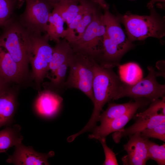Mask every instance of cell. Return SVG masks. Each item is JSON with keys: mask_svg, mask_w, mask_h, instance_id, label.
<instances>
[{"mask_svg": "<svg viewBox=\"0 0 165 165\" xmlns=\"http://www.w3.org/2000/svg\"><path fill=\"white\" fill-rule=\"evenodd\" d=\"M93 70L92 90L94 108L89 120L82 129L76 134L77 136L92 130L96 126L104 106L107 103L114 100L122 83L112 68L103 67L94 60Z\"/></svg>", "mask_w": 165, "mask_h": 165, "instance_id": "obj_1", "label": "cell"}, {"mask_svg": "<svg viewBox=\"0 0 165 165\" xmlns=\"http://www.w3.org/2000/svg\"><path fill=\"white\" fill-rule=\"evenodd\" d=\"M108 9H105L102 14L105 32L99 60L104 66L114 67L119 64L123 56L133 46L126 35L119 19L112 14Z\"/></svg>", "mask_w": 165, "mask_h": 165, "instance_id": "obj_2", "label": "cell"}, {"mask_svg": "<svg viewBox=\"0 0 165 165\" xmlns=\"http://www.w3.org/2000/svg\"><path fill=\"white\" fill-rule=\"evenodd\" d=\"M0 41L19 66L25 77L28 73L32 32L14 14L2 27Z\"/></svg>", "mask_w": 165, "mask_h": 165, "instance_id": "obj_3", "label": "cell"}, {"mask_svg": "<svg viewBox=\"0 0 165 165\" xmlns=\"http://www.w3.org/2000/svg\"><path fill=\"white\" fill-rule=\"evenodd\" d=\"M149 15L140 16L128 13L118 19L124 25L127 37L132 42L149 37L160 38L165 36L164 24L154 10Z\"/></svg>", "mask_w": 165, "mask_h": 165, "instance_id": "obj_4", "label": "cell"}, {"mask_svg": "<svg viewBox=\"0 0 165 165\" xmlns=\"http://www.w3.org/2000/svg\"><path fill=\"white\" fill-rule=\"evenodd\" d=\"M94 59L80 53H74L69 64V73L65 83V89L75 88L85 94L92 101Z\"/></svg>", "mask_w": 165, "mask_h": 165, "instance_id": "obj_5", "label": "cell"}, {"mask_svg": "<svg viewBox=\"0 0 165 165\" xmlns=\"http://www.w3.org/2000/svg\"><path fill=\"white\" fill-rule=\"evenodd\" d=\"M49 40L46 33L43 35L32 33L29 62L32 67V77L38 90L44 79L48 75L49 65L53 53V47L50 45Z\"/></svg>", "mask_w": 165, "mask_h": 165, "instance_id": "obj_6", "label": "cell"}, {"mask_svg": "<svg viewBox=\"0 0 165 165\" xmlns=\"http://www.w3.org/2000/svg\"><path fill=\"white\" fill-rule=\"evenodd\" d=\"M105 26L98 10L78 40L69 43L74 53L87 55L97 61L101 53Z\"/></svg>", "mask_w": 165, "mask_h": 165, "instance_id": "obj_7", "label": "cell"}, {"mask_svg": "<svg viewBox=\"0 0 165 165\" xmlns=\"http://www.w3.org/2000/svg\"><path fill=\"white\" fill-rule=\"evenodd\" d=\"M148 73L147 75L134 84H128L122 81L114 100L128 97L134 99L145 98L151 103L160 98L164 97L165 85L157 82L156 74L152 67L148 66Z\"/></svg>", "mask_w": 165, "mask_h": 165, "instance_id": "obj_8", "label": "cell"}, {"mask_svg": "<svg viewBox=\"0 0 165 165\" xmlns=\"http://www.w3.org/2000/svg\"><path fill=\"white\" fill-rule=\"evenodd\" d=\"M144 111L135 115L136 121L128 127L114 132L112 136L114 141L119 142L122 138L141 132L165 122V97L158 99L151 103Z\"/></svg>", "mask_w": 165, "mask_h": 165, "instance_id": "obj_9", "label": "cell"}, {"mask_svg": "<svg viewBox=\"0 0 165 165\" xmlns=\"http://www.w3.org/2000/svg\"><path fill=\"white\" fill-rule=\"evenodd\" d=\"M25 0V10L19 16L21 23L32 33H46L52 6L46 0Z\"/></svg>", "mask_w": 165, "mask_h": 165, "instance_id": "obj_10", "label": "cell"}, {"mask_svg": "<svg viewBox=\"0 0 165 165\" xmlns=\"http://www.w3.org/2000/svg\"><path fill=\"white\" fill-rule=\"evenodd\" d=\"M129 137L128 142L123 145L127 155L121 158L123 165H145L149 160L145 138L141 136L140 132Z\"/></svg>", "mask_w": 165, "mask_h": 165, "instance_id": "obj_11", "label": "cell"}, {"mask_svg": "<svg viewBox=\"0 0 165 165\" xmlns=\"http://www.w3.org/2000/svg\"><path fill=\"white\" fill-rule=\"evenodd\" d=\"M13 155L9 156L6 161L16 165H49L48 160L54 156V152L50 151L42 153L35 151L31 146H26L21 143L15 146Z\"/></svg>", "mask_w": 165, "mask_h": 165, "instance_id": "obj_12", "label": "cell"}, {"mask_svg": "<svg viewBox=\"0 0 165 165\" xmlns=\"http://www.w3.org/2000/svg\"><path fill=\"white\" fill-rule=\"evenodd\" d=\"M97 4L94 3L79 13L68 25L65 39L69 43L79 39L91 22L98 10Z\"/></svg>", "mask_w": 165, "mask_h": 165, "instance_id": "obj_13", "label": "cell"}, {"mask_svg": "<svg viewBox=\"0 0 165 165\" xmlns=\"http://www.w3.org/2000/svg\"><path fill=\"white\" fill-rule=\"evenodd\" d=\"M0 75L8 83H19L25 77L19 66L0 41Z\"/></svg>", "mask_w": 165, "mask_h": 165, "instance_id": "obj_14", "label": "cell"}, {"mask_svg": "<svg viewBox=\"0 0 165 165\" xmlns=\"http://www.w3.org/2000/svg\"><path fill=\"white\" fill-rule=\"evenodd\" d=\"M62 101V98L54 92L45 90L40 91L35 102L36 111L42 116L52 117L58 112Z\"/></svg>", "mask_w": 165, "mask_h": 165, "instance_id": "obj_15", "label": "cell"}, {"mask_svg": "<svg viewBox=\"0 0 165 165\" xmlns=\"http://www.w3.org/2000/svg\"><path fill=\"white\" fill-rule=\"evenodd\" d=\"M138 108H136L125 114L105 122L101 123L92 130V133L90 134V139L97 140L105 138L109 134L119 131L123 128L127 123L134 116Z\"/></svg>", "mask_w": 165, "mask_h": 165, "instance_id": "obj_16", "label": "cell"}, {"mask_svg": "<svg viewBox=\"0 0 165 165\" xmlns=\"http://www.w3.org/2000/svg\"><path fill=\"white\" fill-rule=\"evenodd\" d=\"M134 101L123 104L110 103L107 108L100 114L98 121L103 123L123 116L135 108H139L148 105L150 102L144 98L135 99Z\"/></svg>", "mask_w": 165, "mask_h": 165, "instance_id": "obj_17", "label": "cell"}, {"mask_svg": "<svg viewBox=\"0 0 165 165\" xmlns=\"http://www.w3.org/2000/svg\"><path fill=\"white\" fill-rule=\"evenodd\" d=\"M91 0H65L54 6L67 26L81 12L93 3Z\"/></svg>", "mask_w": 165, "mask_h": 165, "instance_id": "obj_18", "label": "cell"}, {"mask_svg": "<svg viewBox=\"0 0 165 165\" xmlns=\"http://www.w3.org/2000/svg\"><path fill=\"white\" fill-rule=\"evenodd\" d=\"M56 42L49 67V71H50L52 76L59 67L69 62L74 53L70 44L64 38Z\"/></svg>", "mask_w": 165, "mask_h": 165, "instance_id": "obj_19", "label": "cell"}, {"mask_svg": "<svg viewBox=\"0 0 165 165\" xmlns=\"http://www.w3.org/2000/svg\"><path fill=\"white\" fill-rule=\"evenodd\" d=\"M16 97L7 89L0 93V128L12 122L15 112Z\"/></svg>", "mask_w": 165, "mask_h": 165, "instance_id": "obj_20", "label": "cell"}, {"mask_svg": "<svg viewBox=\"0 0 165 165\" xmlns=\"http://www.w3.org/2000/svg\"><path fill=\"white\" fill-rule=\"evenodd\" d=\"M21 127L15 124L0 131V153L6 152L10 148L22 143Z\"/></svg>", "mask_w": 165, "mask_h": 165, "instance_id": "obj_21", "label": "cell"}, {"mask_svg": "<svg viewBox=\"0 0 165 165\" xmlns=\"http://www.w3.org/2000/svg\"><path fill=\"white\" fill-rule=\"evenodd\" d=\"M64 23L59 13L53 9L49 15L46 31L50 40L56 42L60 40V38H64L66 31L64 27Z\"/></svg>", "mask_w": 165, "mask_h": 165, "instance_id": "obj_22", "label": "cell"}, {"mask_svg": "<svg viewBox=\"0 0 165 165\" xmlns=\"http://www.w3.org/2000/svg\"><path fill=\"white\" fill-rule=\"evenodd\" d=\"M69 62H66L60 66L53 75L47 77L50 80V81L43 84L45 90H49L57 94V93L63 92L66 89L65 83Z\"/></svg>", "mask_w": 165, "mask_h": 165, "instance_id": "obj_23", "label": "cell"}, {"mask_svg": "<svg viewBox=\"0 0 165 165\" xmlns=\"http://www.w3.org/2000/svg\"><path fill=\"white\" fill-rule=\"evenodd\" d=\"M119 77L123 82L131 84L142 79V70L135 63H129L119 66Z\"/></svg>", "mask_w": 165, "mask_h": 165, "instance_id": "obj_24", "label": "cell"}, {"mask_svg": "<svg viewBox=\"0 0 165 165\" xmlns=\"http://www.w3.org/2000/svg\"><path fill=\"white\" fill-rule=\"evenodd\" d=\"M25 0H0V27L14 15V12L22 5Z\"/></svg>", "mask_w": 165, "mask_h": 165, "instance_id": "obj_25", "label": "cell"}, {"mask_svg": "<svg viewBox=\"0 0 165 165\" xmlns=\"http://www.w3.org/2000/svg\"><path fill=\"white\" fill-rule=\"evenodd\" d=\"M149 159L155 161L159 165L165 164V144L160 145L145 138Z\"/></svg>", "mask_w": 165, "mask_h": 165, "instance_id": "obj_26", "label": "cell"}, {"mask_svg": "<svg viewBox=\"0 0 165 165\" xmlns=\"http://www.w3.org/2000/svg\"><path fill=\"white\" fill-rule=\"evenodd\" d=\"M141 136L145 138H153L165 142V122L152 128L145 129L141 132Z\"/></svg>", "mask_w": 165, "mask_h": 165, "instance_id": "obj_27", "label": "cell"}, {"mask_svg": "<svg viewBox=\"0 0 165 165\" xmlns=\"http://www.w3.org/2000/svg\"><path fill=\"white\" fill-rule=\"evenodd\" d=\"M98 140L101 143L105 155V159L103 164L104 165H118L116 155L113 151L107 145L105 138H102Z\"/></svg>", "mask_w": 165, "mask_h": 165, "instance_id": "obj_28", "label": "cell"}, {"mask_svg": "<svg viewBox=\"0 0 165 165\" xmlns=\"http://www.w3.org/2000/svg\"><path fill=\"white\" fill-rule=\"evenodd\" d=\"M104 10L109 8V6L105 0H91Z\"/></svg>", "mask_w": 165, "mask_h": 165, "instance_id": "obj_29", "label": "cell"}, {"mask_svg": "<svg viewBox=\"0 0 165 165\" xmlns=\"http://www.w3.org/2000/svg\"><path fill=\"white\" fill-rule=\"evenodd\" d=\"M7 83L0 75V93L7 89Z\"/></svg>", "mask_w": 165, "mask_h": 165, "instance_id": "obj_30", "label": "cell"}, {"mask_svg": "<svg viewBox=\"0 0 165 165\" xmlns=\"http://www.w3.org/2000/svg\"><path fill=\"white\" fill-rule=\"evenodd\" d=\"M165 0H151L150 2L148 4L147 6L149 9L153 8L154 5L157 2H164Z\"/></svg>", "mask_w": 165, "mask_h": 165, "instance_id": "obj_31", "label": "cell"}, {"mask_svg": "<svg viewBox=\"0 0 165 165\" xmlns=\"http://www.w3.org/2000/svg\"><path fill=\"white\" fill-rule=\"evenodd\" d=\"M50 5L53 7L56 4L65 0H46Z\"/></svg>", "mask_w": 165, "mask_h": 165, "instance_id": "obj_32", "label": "cell"}]
</instances>
